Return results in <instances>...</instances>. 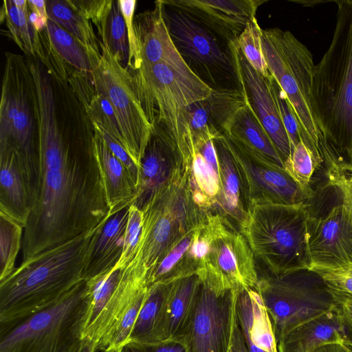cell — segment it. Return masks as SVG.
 <instances>
[{"label": "cell", "mask_w": 352, "mask_h": 352, "mask_svg": "<svg viewBox=\"0 0 352 352\" xmlns=\"http://www.w3.org/2000/svg\"><path fill=\"white\" fill-rule=\"evenodd\" d=\"M207 248L198 274L228 289L256 288L254 255L244 235L218 214L208 213Z\"/></svg>", "instance_id": "cell-14"}, {"label": "cell", "mask_w": 352, "mask_h": 352, "mask_svg": "<svg viewBox=\"0 0 352 352\" xmlns=\"http://www.w3.org/2000/svg\"><path fill=\"white\" fill-rule=\"evenodd\" d=\"M228 43L237 41L264 0H163Z\"/></svg>", "instance_id": "cell-19"}, {"label": "cell", "mask_w": 352, "mask_h": 352, "mask_svg": "<svg viewBox=\"0 0 352 352\" xmlns=\"http://www.w3.org/2000/svg\"><path fill=\"white\" fill-rule=\"evenodd\" d=\"M271 88L280 119L289 135L294 150L295 146L301 141L297 117L286 94L272 76L271 78Z\"/></svg>", "instance_id": "cell-44"}, {"label": "cell", "mask_w": 352, "mask_h": 352, "mask_svg": "<svg viewBox=\"0 0 352 352\" xmlns=\"http://www.w3.org/2000/svg\"><path fill=\"white\" fill-rule=\"evenodd\" d=\"M263 31L256 18L251 21L239 36V49L250 65L265 77L271 76L263 52Z\"/></svg>", "instance_id": "cell-41"}, {"label": "cell", "mask_w": 352, "mask_h": 352, "mask_svg": "<svg viewBox=\"0 0 352 352\" xmlns=\"http://www.w3.org/2000/svg\"><path fill=\"white\" fill-rule=\"evenodd\" d=\"M29 21L38 32L43 31L47 27V21L34 11L29 12Z\"/></svg>", "instance_id": "cell-53"}, {"label": "cell", "mask_w": 352, "mask_h": 352, "mask_svg": "<svg viewBox=\"0 0 352 352\" xmlns=\"http://www.w3.org/2000/svg\"><path fill=\"white\" fill-rule=\"evenodd\" d=\"M85 111L91 122L96 123L124 146V140L116 115L104 95L96 91Z\"/></svg>", "instance_id": "cell-42"}, {"label": "cell", "mask_w": 352, "mask_h": 352, "mask_svg": "<svg viewBox=\"0 0 352 352\" xmlns=\"http://www.w3.org/2000/svg\"><path fill=\"white\" fill-rule=\"evenodd\" d=\"M236 299V298H235ZM228 352H249L234 309Z\"/></svg>", "instance_id": "cell-51"}, {"label": "cell", "mask_w": 352, "mask_h": 352, "mask_svg": "<svg viewBox=\"0 0 352 352\" xmlns=\"http://www.w3.org/2000/svg\"><path fill=\"white\" fill-rule=\"evenodd\" d=\"M178 166L170 146L153 132L141 160L138 195L132 204L141 210Z\"/></svg>", "instance_id": "cell-28"}, {"label": "cell", "mask_w": 352, "mask_h": 352, "mask_svg": "<svg viewBox=\"0 0 352 352\" xmlns=\"http://www.w3.org/2000/svg\"><path fill=\"white\" fill-rule=\"evenodd\" d=\"M94 129L39 122L40 183L24 228L22 261L93 231L109 206L94 151Z\"/></svg>", "instance_id": "cell-1"}, {"label": "cell", "mask_w": 352, "mask_h": 352, "mask_svg": "<svg viewBox=\"0 0 352 352\" xmlns=\"http://www.w3.org/2000/svg\"><path fill=\"white\" fill-rule=\"evenodd\" d=\"M146 278V273L133 261L123 270L106 307L86 338L87 342L104 352L122 316L137 296L148 287Z\"/></svg>", "instance_id": "cell-23"}, {"label": "cell", "mask_w": 352, "mask_h": 352, "mask_svg": "<svg viewBox=\"0 0 352 352\" xmlns=\"http://www.w3.org/2000/svg\"><path fill=\"white\" fill-rule=\"evenodd\" d=\"M256 289L270 317L277 342L298 326L336 307L329 287L309 270L258 276Z\"/></svg>", "instance_id": "cell-12"}, {"label": "cell", "mask_w": 352, "mask_h": 352, "mask_svg": "<svg viewBox=\"0 0 352 352\" xmlns=\"http://www.w3.org/2000/svg\"><path fill=\"white\" fill-rule=\"evenodd\" d=\"M68 4L85 19L91 21L101 31L102 22L109 12L113 0H66Z\"/></svg>", "instance_id": "cell-46"}, {"label": "cell", "mask_w": 352, "mask_h": 352, "mask_svg": "<svg viewBox=\"0 0 352 352\" xmlns=\"http://www.w3.org/2000/svg\"><path fill=\"white\" fill-rule=\"evenodd\" d=\"M122 271L116 266L113 270L87 280L89 300L82 331V338L85 342L116 288Z\"/></svg>", "instance_id": "cell-37"}, {"label": "cell", "mask_w": 352, "mask_h": 352, "mask_svg": "<svg viewBox=\"0 0 352 352\" xmlns=\"http://www.w3.org/2000/svg\"><path fill=\"white\" fill-rule=\"evenodd\" d=\"M119 352H186V350L179 342L169 341L150 346L128 344Z\"/></svg>", "instance_id": "cell-49"}, {"label": "cell", "mask_w": 352, "mask_h": 352, "mask_svg": "<svg viewBox=\"0 0 352 352\" xmlns=\"http://www.w3.org/2000/svg\"><path fill=\"white\" fill-rule=\"evenodd\" d=\"M89 300L83 280L58 303L4 331L0 352H81Z\"/></svg>", "instance_id": "cell-10"}, {"label": "cell", "mask_w": 352, "mask_h": 352, "mask_svg": "<svg viewBox=\"0 0 352 352\" xmlns=\"http://www.w3.org/2000/svg\"><path fill=\"white\" fill-rule=\"evenodd\" d=\"M348 179L349 184V192L352 200V168H348Z\"/></svg>", "instance_id": "cell-56"}, {"label": "cell", "mask_w": 352, "mask_h": 352, "mask_svg": "<svg viewBox=\"0 0 352 352\" xmlns=\"http://www.w3.org/2000/svg\"><path fill=\"white\" fill-rule=\"evenodd\" d=\"M47 0H28L29 9L36 12L40 16L47 21L49 17L46 7Z\"/></svg>", "instance_id": "cell-52"}, {"label": "cell", "mask_w": 352, "mask_h": 352, "mask_svg": "<svg viewBox=\"0 0 352 352\" xmlns=\"http://www.w3.org/2000/svg\"><path fill=\"white\" fill-rule=\"evenodd\" d=\"M241 232L270 274L280 276L309 269L305 202L253 204Z\"/></svg>", "instance_id": "cell-7"}, {"label": "cell", "mask_w": 352, "mask_h": 352, "mask_svg": "<svg viewBox=\"0 0 352 352\" xmlns=\"http://www.w3.org/2000/svg\"><path fill=\"white\" fill-rule=\"evenodd\" d=\"M100 59L94 72L95 90L104 95L116 115L124 147L140 168V163L153 133L134 89L129 70L118 63L100 41Z\"/></svg>", "instance_id": "cell-13"}, {"label": "cell", "mask_w": 352, "mask_h": 352, "mask_svg": "<svg viewBox=\"0 0 352 352\" xmlns=\"http://www.w3.org/2000/svg\"><path fill=\"white\" fill-rule=\"evenodd\" d=\"M245 102L239 89H212L209 97L184 110L190 144L194 151L210 140L223 137L239 108Z\"/></svg>", "instance_id": "cell-18"}, {"label": "cell", "mask_w": 352, "mask_h": 352, "mask_svg": "<svg viewBox=\"0 0 352 352\" xmlns=\"http://www.w3.org/2000/svg\"><path fill=\"white\" fill-rule=\"evenodd\" d=\"M331 44L315 66L311 104L322 162L352 168V0L335 1Z\"/></svg>", "instance_id": "cell-2"}, {"label": "cell", "mask_w": 352, "mask_h": 352, "mask_svg": "<svg viewBox=\"0 0 352 352\" xmlns=\"http://www.w3.org/2000/svg\"><path fill=\"white\" fill-rule=\"evenodd\" d=\"M235 289L236 314L249 352H278L272 323L257 289Z\"/></svg>", "instance_id": "cell-25"}, {"label": "cell", "mask_w": 352, "mask_h": 352, "mask_svg": "<svg viewBox=\"0 0 352 352\" xmlns=\"http://www.w3.org/2000/svg\"><path fill=\"white\" fill-rule=\"evenodd\" d=\"M329 288L334 302L342 314L347 326L352 328V295Z\"/></svg>", "instance_id": "cell-50"}, {"label": "cell", "mask_w": 352, "mask_h": 352, "mask_svg": "<svg viewBox=\"0 0 352 352\" xmlns=\"http://www.w3.org/2000/svg\"><path fill=\"white\" fill-rule=\"evenodd\" d=\"M131 205L109 212L96 227L85 256L84 280H89L113 270L119 262Z\"/></svg>", "instance_id": "cell-21"}, {"label": "cell", "mask_w": 352, "mask_h": 352, "mask_svg": "<svg viewBox=\"0 0 352 352\" xmlns=\"http://www.w3.org/2000/svg\"><path fill=\"white\" fill-rule=\"evenodd\" d=\"M349 328L351 330V342L350 343H352V328H350V327H349Z\"/></svg>", "instance_id": "cell-57"}, {"label": "cell", "mask_w": 352, "mask_h": 352, "mask_svg": "<svg viewBox=\"0 0 352 352\" xmlns=\"http://www.w3.org/2000/svg\"><path fill=\"white\" fill-rule=\"evenodd\" d=\"M42 34L47 46L62 62L94 82L95 67L86 50L73 36L50 19Z\"/></svg>", "instance_id": "cell-34"}, {"label": "cell", "mask_w": 352, "mask_h": 352, "mask_svg": "<svg viewBox=\"0 0 352 352\" xmlns=\"http://www.w3.org/2000/svg\"><path fill=\"white\" fill-rule=\"evenodd\" d=\"M316 273L329 287L352 295V267Z\"/></svg>", "instance_id": "cell-48"}, {"label": "cell", "mask_w": 352, "mask_h": 352, "mask_svg": "<svg viewBox=\"0 0 352 352\" xmlns=\"http://www.w3.org/2000/svg\"><path fill=\"white\" fill-rule=\"evenodd\" d=\"M231 48L239 88L245 101L270 135L285 165L293 149L272 94V75L265 77L255 70L239 49L236 41L231 43Z\"/></svg>", "instance_id": "cell-17"}, {"label": "cell", "mask_w": 352, "mask_h": 352, "mask_svg": "<svg viewBox=\"0 0 352 352\" xmlns=\"http://www.w3.org/2000/svg\"><path fill=\"white\" fill-rule=\"evenodd\" d=\"M135 91L153 132L173 149L178 164L190 168L194 151L184 117L188 104L207 98L212 89L194 74H185L164 63L129 71Z\"/></svg>", "instance_id": "cell-5"}, {"label": "cell", "mask_w": 352, "mask_h": 352, "mask_svg": "<svg viewBox=\"0 0 352 352\" xmlns=\"http://www.w3.org/2000/svg\"><path fill=\"white\" fill-rule=\"evenodd\" d=\"M122 14L124 16L129 44V58L126 68L129 71L139 69L142 63L140 53L138 38L134 28V12L135 0H118Z\"/></svg>", "instance_id": "cell-45"}, {"label": "cell", "mask_w": 352, "mask_h": 352, "mask_svg": "<svg viewBox=\"0 0 352 352\" xmlns=\"http://www.w3.org/2000/svg\"><path fill=\"white\" fill-rule=\"evenodd\" d=\"M142 221V211L131 204L129 208L123 251L116 267L124 270L134 260L140 241Z\"/></svg>", "instance_id": "cell-43"}, {"label": "cell", "mask_w": 352, "mask_h": 352, "mask_svg": "<svg viewBox=\"0 0 352 352\" xmlns=\"http://www.w3.org/2000/svg\"><path fill=\"white\" fill-rule=\"evenodd\" d=\"M29 9L16 7L12 0H5L1 10V21L5 20L10 37L29 57H45L40 32L29 21Z\"/></svg>", "instance_id": "cell-35"}, {"label": "cell", "mask_w": 352, "mask_h": 352, "mask_svg": "<svg viewBox=\"0 0 352 352\" xmlns=\"http://www.w3.org/2000/svg\"><path fill=\"white\" fill-rule=\"evenodd\" d=\"M349 346H352V343H350V344H349Z\"/></svg>", "instance_id": "cell-58"}, {"label": "cell", "mask_w": 352, "mask_h": 352, "mask_svg": "<svg viewBox=\"0 0 352 352\" xmlns=\"http://www.w3.org/2000/svg\"><path fill=\"white\" fill-rule=\"evenodd\" d=\"M96 228L22 261L0 281L1 332L58 303L84 280L85 256Z\"/></svg>", "instance_id": "cell-3"}, {"label": "cell", "mask_w": 352, "mask_h": 352, "mask_svg": "<svg viewBox=\"0 0 352 352\" xmlns=\"http://www.w3.org/2000/svg\"><path fill=\"white\" fill-rule=\"evenodd\" d=\"M98 34L113 57L126 67L129 58L127 30L118 0H113Z\"/></svg>", "instance_id": "cell-38"}, {"label": "cell", "mask_w": 352, "mask_h": 352, "mask_svg": "<svg viewBox=\"0 0 352 352\" xmlns=\"http://www.w3.org/2000/svg\"><path fill=\"white\" fill-rule=\"evenodd\" d=\"M226 135L267 162L285 168L272 140L246 101L235 114Z\"/></svg>", "instance_id": "cell-32"}, {"label": "cell", "mask_w": 352, "mask_h": 352, "mask_svg": "<svg viewBox=\"0 0 352 352\" xmlns=\"http://www.w3.org/2000/svg\"><path fill=\"white\" fill-rule=\"evenodd\" d=\"M316 352H352V346L342 344H327Z\"/></svg>", "instance_id": "cell-54"}, {"label": "cell", "mask_w": 352, "mask_h": 352, "mask_svg": "<svg viewBox=\"0 0 352 352\" xmlns=\"http://www.w3.org/2000/svg\"><path fill=\"white\" fill-rule=\"evenodd\" d=\"M33 200L15 152L0 144V212L25 228Z\"/></svg>", "instance_id": "cell-26"}, {"label": "cell", "mask_w": 352, "mask_h": 352, "mask_svg": "<svg viewBox=\"0 0 352 352\" xmlns=\"http://www.w3.org/2000/svg\"><path fill=\"white\" fill-rule=\"evenodd\" d=\"M305 201L309 270L352 267V200L348 167L333 165L315 174Z\"/></svg>", "instance_id": "cell-4"}, {"label": "cell", "mask_w": 352, "mask_h": 352, "mask_svg": "<svg viewBox=\"0 0 352 352\" xmlns=\"http://www.w3.org/2000/svg\"><path fill=\"white\" fill-rule=\"evenodd\" d=\"M97 351L95 345L91 342H87L81 352H96Z\"/></svg>", "instance_id": "cell-55"}, {"label": "cell", "mask_w": 352, "mask_h": 352, "mask_svg": "<svg viewBox=\"0 0 352 352\" xmlns=\"http://www.w3.org/2000/svg\"><path fill=\"white\" fill-rule=\"evenodd\" d=\"M200 285L198 273L168 284L164 324V342L178 341L185 333L196 308Z\"/></svg>", "instance_id": "cell-27"}, {"label": "cell", "mask_w": 352, "mask_h": 352, "mask_svg": "<svg viewBox=\"0 0 352 352\" xmlns=\"http://www.w3.org/2000/svg\"><path fill=\"white\" fill-rule=\"evenodd\" d=\"M24 228L0 212V281L16 268L17 255L22 249Z\"/></svg>", "instance_id": "cell-39"}, {"label": "cell", "mask_w": 352, "mask_h": 352, "mask_svg": "<svg viewBox=\"0 0 352 352\" xmlns=\"http://www.w3.org/2000/svg\"><path fill=\"white\" fill-rule=\"evenodd\" d=\"M161 1L170 38L192 73L212 89H240L231 43Z\"/></svg>", "instance_id": "cell-11"}, {"label": "cell", "mask_w": 352, "mask_h": 352, "mask_svg": "<svg viewBox=\"0 0 352 352\" xmlns=\"http://www.w3.org/2000/svg\"><path fill=\"white\" fill-rule=\"evenodd\" d=\"M196 308L184 336L178 340L186 352H228L236 289H228L199 275Z\"/></svg>", "instance_id": "cell-15"}, {"label": "cell", "mask_w": 352, "mask_h": 352, "mask_svg": "<svg viewBox=\"0 0 352 352\" xmlns=\"http://www.w3.org/2000/svg\"><path fill=\"white\" fill-rule=\"evenodd\" d=\"M140 210L142 232L133 261L147 276L163 254L184 236L204 225L208 214L196 203L189 170L182 166Z\"/></svg>", "instance_id": "cell-6"}, {"label": "cell", "mask_w": 352, "mask_h": 352, "mask_svg": "<svg viewBox=\"0 0 352 352\" xmlns=\"http://www.w3.org/2000/svg\"><path fill=\"white\" fill-rule=\"evenodd\" d=\"M223 138L243 175L250 206L294 205L309 199L285 168L267 162L228 135Z\"/></svg>", "instance_id": "cell-16"}, {"label": "cell", "mask_w": 352, "mask_h": 352, "mask_svg": "<svg viewBox=\"0 0 352 352\" xmlns=\"http://www.w3.org/2000/svg\"><path fill=\"white\" fill-rule=\"evenodd\" d=\"M49 19L73 36L86 50L95 67H98L101 52L91 21L78 14L63 0L46 1Z\"/></svg>", "instance_id": "cell-33"}, {"label": "cell", "mask_w": 352, "mask_h": 352, "mask_svg": "<svg viewBox=\"0 0 352 352\" xmlns=\"http://www.w3.org/2000/svg\"><path fill=\"white\" fill-rule=\"evenodd\" d=\"M0 104V144L16 153L34 204L40 183V153L33 83L27 60L6 52Z\"/></svg>", "instance_id": "cell-8"}, {"label": "cell", "mask_w": 352, "mask_h": 352, "mask_svg": "<svg viewBox=\"0 0 352 352\" xmlns=\"http://www.w3.org/2000/svg\"><path fill=\"white\" fill-rule=\"evenodd\" d=\"M284 166L309 199L314 194L311 183L317 168L311 151L302 141L295 146Z\"/></svg>", "instance_id": "cell-40"}, {"label": "cell", "mask_w": 352, "mask_h": 352, "mask_svg": "<svg viewBox=\"0 0 352 352\" xmlns=\"http://www.w3.org/2000/svg\"><path fill=\"white\" fill-rule=\"evenodd\" d=\"M155 3L153 10L134 17L142 65L164 63L178 72L194 74L183 60L170 38L162 14V1H157Z\"/></svg>", "instance_id": "cell-20"}, {"label": "cell", "mask_w": 352, "mask_h": 352, "mask_svg": "<svg viewBox=\"0 0 352 352\" xmlns=\"http://www.w3.org/2000/svg\"><path fill=\"white\" fill-rule=\"evenodd\" d=\"M213 142L219 164L220 193L212 213L219 214L241 232L247 221L250 208L248 190L223 137Z\"/></svg>", "instance_id": "cell-22"}, {"label": "cell", "mask_w": 352, "mask_h": 352, "mask_svg": "<svg viewBox=\"0 0 352 352\" xmlns=\"http://www.w3.org/2000/svg\"><path fill=\"white\" fill-rule=\"evenodd\" d=\"M93 144L104 185L109 212L132 204L137 198V185L129 170L113 155L95 128Z\"/></svg>", "instance_id": "cell-29"}, {"label": "cell", "mask_w": 352, "mask_h": 352, "mask_svg": "<svg viewBox=\"0 0 352 352\" xmlns=\"http://www.w3.org/2000/svg\"><path fill=\"white\" fill-rule=\"evenodd\" d=\"M263 52L270 74L286 94L297 117L301 141L311 151L316 168L322 164L320 131L311 104L315 65L307 47L289 31L263 30Z\"/></svg>", "instance_id": "cell-9"}, {"label": "cell", "mask_w": 352, "mask_h": 352, "mask_svg": "<svg viewBox=\"0 0 352 352\" xmlns=\"http://www.w3.org/2000/svg\"><path fill=\"white\" fill-rule=\"evenodd\" d=\"M350 342L351 331L336 305L289 331L277 347L278 352H316L327 344Z\"/></svg>", "instance_id": "cell-24"}, {"label": "cell", "mask_w": 352, "mask_h": 352, "mask_svg": "<svg viewBox=\"0 0 352 352\" xmlns=\"http://www.w3.org/2000/svg\"><path fill=\"white\" fill-rule=\"evenodd\" d=\"M189 179L196 203L208 213H212L220 193L219 164L213 140L195 151Z\"/></svg>", "instance_id": "cell-30"}, {"label": "cell", "mask_w": 352, "mask_h": 352, "mask_svg": "<svg viewBox=\"0 0 352 352\" xmlns=\"http://www.w3.org/2000/svg\"><path fill=\"white\" fill-rule=\"evenodd\" d=\"M168 284L156 283L148 287L133 329L129 344L140 346L164 342V324Z\"/></svg>", "instance_id": "cell-31"}, {"label": "cell", "mask_w": 352, "mask_h": 352, "mask_svg": "<svg viewBox=\"0 0 352 352\" xmlns=\"http://www.w3.org/2000/svg\"><path fill=\"white\" fill-rule=\"evenodd\" d=\"M92 124L102 136L113 155L123 164V165L129 170L137 185L138 190L140 184L139 167L131 157L124 146L117 140H116L111 135L100 127L96 123L92 122Z\"/></svg>", "instance_id": "cell-47"}, {"label": "cell", "mask_w": 352, "mask_h": 352, "mask_svg": "<svg viewBox=\"0 0 352 352\" xmlns=\"http://www.w3.org/2000/svg\"><path fill=\"white\" fill-rule=\"evenodd\" d=\"M197 229L184 236L163 254L147 276L148 287L156 283L168 284L197 273L191 267L186 258Z\"/></svg>", "instance_id": "cell-36"}]
</instances>
